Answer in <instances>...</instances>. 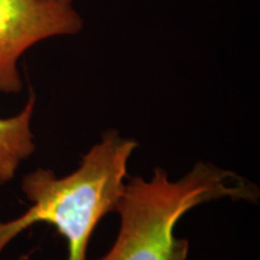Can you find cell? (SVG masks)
Returning a JSON list of instances; mask_svg holds the SVG:
<instances>
[{
  "label": "cell",
  "instance_id": "cell-4",
  "mask_svg": "<svg viewBox=\"0 0 260 260\" xmlns=\"http://www.w3.org/2000/svg\"><path fill=\"white\" fill-rule=\"evenodd\" d=\"M35 104L37 96L30 92L21 112L9 118H0V184L11 181L21 162L34 153L31 119Z\"/></svg>",
  "mask_w": 260,
  "mask_h": 260
},
{
  "label": "cell",
  "instance_id": "cell-1",
  "mask_svg": "<svg viewBox=\"0 0 260 260\" xmlns=\"http://www.w3.org/2000/svg\"><path fill=\"white\" fill-rule=\"evenodd\" d=\"M138 146L135 140L109 129L71 174L58 178L52 170L38 169L24 176L22 190L31 206L17 218L0 222V254L28 228L46 223L68 241V260H87L98 223L115 212L125 184L128 161Z\"/></svg>",
  "mask_w": 260,
  "mask_h": 260
},
{
  "label": "cell",
  "instance_id": "cell-3",
  "mask_svg": "<svg viewBox=\"0 0 260 260\" xmlns=\"http://www.w3.org/2000/svg\"><path fill=\"white\" fill-rule=\"evenodd\" d=\"M83 18L74 0H0V93H19L18 60L38 42L76 35Z\"/></svg>",
  "mask_w": 260,
  "mask_h": 260
},
{
  "label": "cell",
  "instance_id": "cell-2",
  "mask_svg": "<svg viewBox=\"0 0 260 260\" xmlns=\"http://www.w3.org/2000/svg\"><path fill=\"white\" fill-rule=\"evenodd\" d=\"M224 198L254 203L259 190L235 172L204 161L177 181L160 168L151 181L132 177L115 209L121 217L118 236L96 260H187L189 241L175 236V225L194 207Z\"/></svg>",
  "mask_w": 260,
  "mask_h": 260
}]
</instances>
